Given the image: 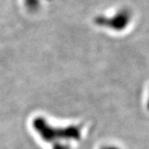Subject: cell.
I'll return each instance as SVG.
<instances>
[{
    "label": "cell",
    "instance_id": "6da1fadb",
    "mask_svg": "<svg viewBox=\"0 0 149 149\" xmlns=\"http://www.w3.org/2000/svg\"><path fill=\"white\" fill-rule=\"evenodd\" d=\"M133 17V12L128 8L123 7L112 14L97 15L94 18V23L97 27L111 32H122L129 27Z\"/></svg>",
    "mask_w": 149,
    "mask_h": 149
},
{
    "label": "cell",
    "instance_id": "7a4b0ae2",
    "mask_svg": "<svg viewBox=\"0 0 149 149\" xmlns=\"http://www.w3.org/2000/svg\"><path fill=\"white\" fill-rule=\"evenodd\" d=\"M24 6L31 13H36L42 5V0H23Z\"/></svg>",
    "mask_w": 149,
    "mask_h": 149
},
{
    "label": "cell",
    "instance_id": "3957f363",
    "mask_svg": "<svg viewBox=\"0 0 149 149\" xmlns=\"http://www.w3.org/2000/svg\"><path fill=\"white\" fill-rule=\"evenodd\" d=\"M99 149H123L119 145L115 143H107L104 145H102Z\"/></svg>",
    "mask_w": 149,
    "mask_h": 149
},
{
    "label": "cell",
    "instance_id": "277c9868",
    "mask_svg": "<svg viewBox=\"0 0 149 149\" xmlns=\"http://www.w3.org/2000/svg\"><path fill=\"white\" fill-rule=\"evenodd\" d=\"M147 108H148V110L149 111V97H148V101H147Z\"/></svg>",
    "mask_w": 149,
    "mask_h": 149
}]
</instances>
